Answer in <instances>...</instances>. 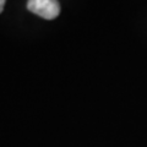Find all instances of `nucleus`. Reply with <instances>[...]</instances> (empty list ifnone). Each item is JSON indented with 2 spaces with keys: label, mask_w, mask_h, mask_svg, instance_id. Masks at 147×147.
<instances>
[{
  "label": "nucleus",
  "mask_w": 147,
  "mask_h": 147,
  "mask_svg": "<svg viewBox=\"0 0 147 147\" xmlns=\"http://www.w3.org/2000/svg\"><path fill=\"white\" fill-rule=\"evenodd\" d=\"M27 9L45 20H54L60 13V4L58 0H28Z\"/></svg>",
  "instance_id": "nucleus-1"
},
{
  "label": "nucleus",
  "mask_w": 147,
  "mask_h": 147,
  "mask_svg": "<svg viewBox=\"0 0 147 147\" xmlns=\"http://www.w3.org/2000/svg\"><path fill=\"white\" fill-rule=\"evenodd\" d=\"M5 3H6V0H0V13H1V12H3V10H4Z\"/></svg>",
  "instance_id": "nucleus-2"
}]
</instances>
